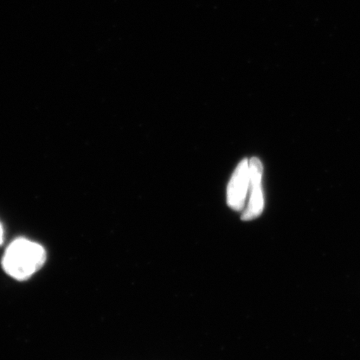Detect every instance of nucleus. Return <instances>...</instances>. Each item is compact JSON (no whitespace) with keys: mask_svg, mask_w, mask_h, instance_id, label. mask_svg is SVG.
Masks as SVG:
<instances>
[{"mask_svg":"<svg viewBox=\"0 0 360 360\" xmlns=\"http://www.w3.org/2000/svg\"><path fill=\"white\" fill-rule=\"evenodd\" d=\"M4 229H2V225L0 224V245L4 243Z\"/></svg>","mask_w":360,"mask_h":360,"instance_id":"20e7f679","label":"nucleus"},{"mask_svg":"<svg viewBox=\"0 0 360 360\" xmlns=\"http://www.w3.org/2000/svg\"><path fill=\"white\" fill-rule=\"evenodd\" d=\"M45 260L46 252L41 245L25 238H18L7 248L2 265L9 276L25 281L41 269Z\"/></svg>","mask_w":360,"mask_h":360,"instance_id":"f257e3e1","label":"nucleus"},{"mask_svg":"<svg viewBox=\"0 0 360 360\" xmlns=\"http://www.w3.org/2000/svg\"><path fill=\"white\" fill-rule=\"evenodd\" d=\"M264 167L257 158L250 160V200L243 214V219L250 221L257 219L264 212V196L262 191Z\"/></svg>","mask_w":360,"mask_h":360,"instance_id":"f03ea898","label":"nucleus"},{"mask_svg":"<svg viewBox=\"0 0 360 360\" xmlns=\"http://www.w3.org/2000/svg\"><path fill=\"white\" fill-rule=\"evenodd\" d=\"M250 191V160H245L234 170L229 188H227V203L234 210L245 207L246 198Z\"/></svg>","mask_w":360,"mask_h":360,"instance_id":"7ed1b4c3","label":"nucleus"}]
</instances>
